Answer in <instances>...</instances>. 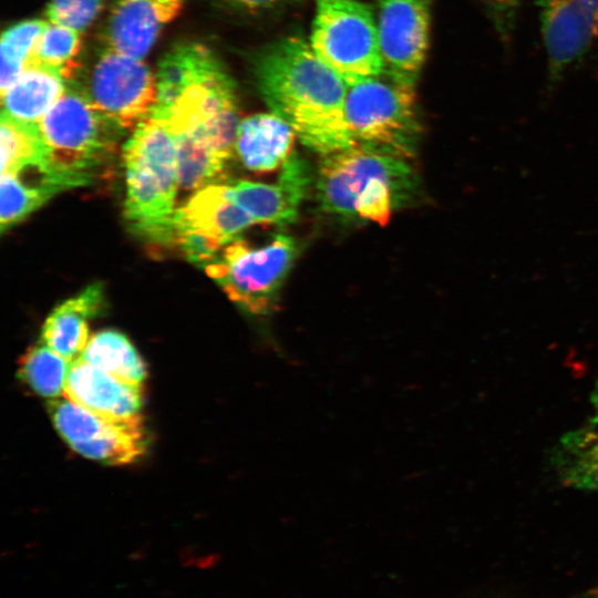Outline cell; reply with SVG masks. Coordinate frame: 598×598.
Wrapping results in <instances>:
<instances>
[{"label": "cell", "mask_w": 598, "mask_h": 598, "mask_svg": "<svg viewBox=\"0 0 598 598\" xmlns=\"http://www.w3.org/2000/svg\"><path fill=\"white\" fill-rule=\"evenodd\" d=\"M230 2L246 9H265L276 4L280 0H229Z\"/></svg>", "instance_id": "cell-30"}, {"label": "cell", "mask_w": 598, "mask_h": 598, "mask_svg": "<svg viewBox=\"0 0 598 598\" xmlns=\"http://www.w3.org/2000/svg\"><path fill=\"white\" fill-rule=\"evenodd\" d=\"M104 308L103 286L95 282L85 287L52 310L43 323L40 341L72 363L89 342V320Z\"/></svg>", "instance_id": "cell-17"}, {"label": "cell", "mask_w": 598, "mask_h": 598, "mask_svg": "<svg viewBox=\"0 0 598 598\" xmlns=\"http://www.w3.org/2000/svg\"><path fill=\"white\" fill-rule=\"evenodd\" d=\"M81 50L80 31L50 22L34 47L28 68L44 69L70 81L80 68Z\"/></svg>", "instance_id": "cell-25"}, {"label": "cell", "mask_w": 598, "mask_h": 598, "mask_svg": "<svg viewBox=\"0 0 598 598\" xmlns=\"http://www.w3.org/2000/svg\"><path fill=\"white\" fill-rule=\"evenodd\" d=\"M38 126L50 168L89 184L95 176L93 169L112 157L125 132L73 85L66 87Z\"/></svg>", "instance_id": "cell-3"}, {"label": "cell", "mask_w": 598, "mask_h": 598, "mask_svg": "<svg viewBox=\"0 0 598 598\" xmlns=\"http://www.w3.org/2000/svg\"><path fill=\"white\" fill-rule=\"evenodd\" d=\"M414 87L384 73L347 85L344 118L354 145L414 156L422 132Z\"/></svg>", "instance_id": "cell-4"}, {"label": "cell", "mask_w": 598, "mask_h": 598, "mask_svg": "<svg viewBox=\"0 0 598 598\" xmlns=\"http://www.w3.org/2000/svg\"><path fill=\"white\" fill-rule=\"evenodd\" d=\"M45 25L42 20H24L2 33L1 93L6 92L28 68L30 56Z\"/></svg>", "instance_id": "cell-27"}, {"label": "cell", "mask_w": 598, "mask_h": 598, "mask_svg": "<svg viewBox=\"0 0 598 598\" xmlns=\"http://www.w3.org/2000/svg\"><path fill=\"white\" fill-rule=\"evenodd\" d=\"M548 461L564 487L598 493V423L588 420L560 435Z\"/></svg>", "instance_id": "cell-19"}, {"label": "cell", "mask_w": 598, "mask_h": 598, "mask_svg": "<svg viewBox=\"0 0 598 598\" xmlns=\"http://www.w3.org/2000/svg\"><path fill=\"white\" fill-rule=\"evenodd\" d=\"M186 0H117L107 21V47L143 59Z\"/></svg>", "instance_id": "cell-14"}, {"label": "cell", "mask_w": 598, "mask_h": 598, "mask_svg": "<svg viewBox=\"0 0 598 598\" xmlns=\"http://www.w3.org/2000/svg\"><path fill=\"white\" fill-rule=\"evenodd\" d=\"M218 64L213 51L199 43L177 44L171 49L158 63L157 97L148 117H162L188 84Z\"/></svg>", "instance_id": "cell-20"}, {"label": "cell", "mask_w": 598, "mask_h": 598, "mask_svg": "<svg viewBox=\"0 0 598 598\" xmlns=\"http://www.w3.org/2000/svg\"><path fill=\"white\" fill-rule=\"evenodd\" d=\"M47 409L64 442L86 458L106 465H123L146 452L148 433L142 415L105 416L66 398L49 400Z\"/></svg>", "instance_id": "cell-8"}, {"label": "cell", "mask_w": 598, "mask_h": 598, "mask_svg": "<svg viewBox=\"0 0 598 598\" xmlns=\"http://www.w3.org/2000/svg\"><path fill=\"white\" fill-rule=\"evenodd\" d=\"M104 0H51L47 7L50 22L82 31L99 16Z\"/></svg>", "instance_id": "cell-28"}, {"label": "cell", "mask_w": 598, "mask_h": 598, "mask_svg": "<svg viewBox=\"0 0 598 598\" xmlns=\"http://www.w3.org/2000/svg\"><path fill=\"white\" fill-rule=\"evenodd\" d=\"M392 186L408 203L419 188V178L408 159L365 145L324 155L316 179L320 208L329 214L354 217L357 204L377 187Z\"/></svg>", "instance_id": "cell-5"}, {"label": "cell", "mask_w": 598, "mask_h": 598, "mask_svg": "<svg viewBox=\"0 0 598 598\" xmlns=\"http://www.w3.org/2000/svg\"><path fill=\"white\" fill-rule=\"evenodd\" d=\"M92 106L122 128H135L156 103V75L142 61L110 48L80 84L72 83Z\"/></svg>", "instance_id": "cell-9"}, {"label": "cell", "mask_w": 598, "mask_h": 598, "mask_svg": "<svg viewBox=\"0 0 598 598\" xmlns=\"http://www.w3.org/2000/svg\"><path fill=\"white\" fill-rule=\"evenodd\" d=\"M297 251L293 238L283 234L261 247H250L237 238L227 244L205 270L243 310L266 317L276 308Z\"/></svg>", "instance_id": "cell-6"}, {"label": "cell", "mask_w": 598, "mask_h": 598, "mask_svg": "<svg viewBox=\"0 0 598 598\" xmlns=\"http://www.w3.org/2000/svg\"><path fill=\"white\" fill-rule=\"evenodd\" d=\"M254 224L231 198L228 184L221 183L197 190L174 215L175 235L195 233L225 246Z\"/></svg>", "instance_id": "cell-15"}, {"label": "cell", "mask_w": 598, "mask_h": 598, "mask_svg": "<svg viewBox=\"0 0 598 598\" xmlns=\"http://www.w3.org/2000/svg\"><path fill=\"white\" fill-rule=\"evenodd\" d=\"M65 80L54 72L27 68L3 93L2 114L38 123L66 90Z\"/></svg>", "instance_id": "cell-22"}, {"label": "cell", "mask_w": 598, "mask_h": 598, "mask_svg": "<svg viewBox=\"0 0 598 598\" xmlns=\"http://www.w3.org/2000/svg\"><path fill=\"white\" fill-rule=\"evenodd\" d=\"M79 359L130 384L142 386L147 377L140 353L130 339L117 330L106 329L94 333Z\"/></svg>", "instance_id": "cell-23"}, {"label": "cell", "mask_w": 598, "mask_h": 598, "mask_svg": "<svg viewBox=\"0 0 598 598\" xmlns=\"http://www.w3.org/2000/svg\"><path fill=\"white\" fill-rule=\"evenodd\" d=\"M258 91L310 150L328 155L354 145L344 118L347 83L298 37L267 45L254 62Z\"/></svg>", "instance_id": "cell-1"}, {"label": "cell", "mask_w": 598, "mask_h": 598, "mask_svg": "<svg viewBox=\"0 0 598 598\" xmlns=\"http://www.w3.org/2000/svg\"><path fill=\"white\" fill-rule=\"evenodd\" d=\"M539 18L551 80L598 52V0H539Z\"/></svg>", "instance_id": "cell-12"}, {"label": "cell", "mask_w": 598, "mask_h": 598, "mask_svg": "<svg viewBox=\"0 0 598 598\" xmlns=\"http://www.w3.org/2000/svg\"><path fill=\"white\" fill-rule=\"evenodd\" d=\"M1 174L23 168L47 167V152L38 123L12 118L1 113Z\"/></svg>", "instance_id": "cell-24"}, {"label": "cell", "mask_w": 598, "mask_h": 598, "mask_svg": "<svg viewBox=\"0 0 598 598\" xmlns=\"http://www.w3.org/2000/svg\"><path fill=\"white\" fill-rule=\"evenodd\" d=\"M296 136L292 127L277 114L259 113L239 122L235 151L245 167L266 173L286 162Z\"/></svg>", "instance_id": "cell-18"}, {"label": "cell", "mask_w": 598, "mask_h": 598, "mask_svg": "<svg viewBox=\"0 0 598 598\" xmlns=\"http://www.w3.org/2000/svg\"><path fill=\"white\" fill-rule=\"evenodd\" d=\"M310 183L308 163L298 154H290L276 183L235 181L228 186L234 202L256 224L287 225L296 220Z\"/></svg>", "instance_id": "cell-13"}, {"label": "cell", "mask_w": 598, "mask_h": 598, "mask_svg": "<svg viewBox=\"0 0 598 598\" xmlns=\"http://www.w3.org/2000/svg\"><path fill=\"white\" fill-rule=\"evenodd\" d=\"M64 396L94 413L111 417L141 415V385L123 382L80 359L71 363Z\"/></svg>", "instance_id": "cell-16"}, {"label": "cell", "mask_w": 598, "mask_h": 598, "mask_svg": "<svg viewBox=\"0 0 598 598\" xmlns=\"http://www.w3.org/2000/svg\"><path fill=\"white\" fill-rule=\"evenodd\" d=\"M70 367L71 362L41 342L20 358L18 378L35 394L53 400L64 393Z\"/></svg>", "instance_id": "cell-26"}, {"label": "cell", "mask_w": 598, "mask_h": 598, "mask_svg": "<svg viewBox=\"0 0 598 598\" xmlns=\"http://www.w3.org/2000/svg\"><path fill=\"white\" fill-rule=\"evenodd\" d=\"M590 404L592 409V415L589 421L598 423V371L595 379V384L590 394Z\"/></svg>", "instance_id": "cell-31"}, {"label": "cell", "mask_w": 598, "mask_h": 598, "mask_svg": "<svg viewBox=\"0 0 598 598\" xmlns=\"http://www.w3.org/2000/svg\"><path fill=\"white\" fill-rule=\"evenodd\" d=\"M486 9L498 33L507 39L513 30L514 20L522 0H478Z\"/></svg>", "instance_id": "cell-29"}, {"label": "cell", "mask_w": 598, "mask_h": 598, "mask_svg": "<svg viewBox=\"0 0 598 598\" xmlns=\"http://www.w3.org/2000/svg\"><path fill=\"white\" fill-rule=\"evenodd\" d=\"M126 174L124 216L130 228L151 243L175 245L178 184L176 141L161 121L147 117L123 146Z\"/></svg>", "instance_id": "cell-2"}, {"label": "cell", "mask_w": 598, "mask_h": 598, "mask_svg": "<svg viewBox=\"0 0 598 598\" xmlns=\"http://www.w3.org/2000/svg\"><path fill=\"white\" fill-rule=\"evenodd\" d=\"M76 187L59 174L39 167L35 182L3 173L0 182V228L4 231L24 219L54 195Z\"/></svg>", "instance_id": "cell-21"}, {"label": "cell", "mask_w": 598, "mask_h": 598, "mask_svg": "<svg viewBox=\"0 0 598 598\" xmlns=\"http://www.w3.org/2000/svg\"><path fill=\"white\" fill-rule=\"evenodd\" d=\"M586 598H598V596L595 595V596H590V597H586Z\"/></svg>", "instance_id": "cell-32"}, {"label": "cell", "mask_w": 598, "mask_h": 598, "mask_svg": "<svg viewBox=\"0 0 598 598\" xmlns=\"http://www.w3.org/2000/svg\"><path fill=\"white\" fill-rule=\"evenodd\" d=\"M432 0H377L383 73L415 85L430 39Z\"/></svg>", "instance_id": "cell-11"}, {"label": "cell", "mask_w": 598, "mask_h": 598, "mask_svg": "<svg viewBox=\"0 0 598 598\" xmlns=\"http://www.w3.org/2000/svg\"><path fill=\"white\" fill-rule=\"evenodd\" d=\"M155 120L174 136L197 133L219 148H233L239 125L236 90L221 63L188 84Z\"/></svg>", "instance_id": "cell-10"}, {"label": "cell", "mask_w": 598, "mask_h": 598, "mask_svg": "<svg viewBox=\"0 0 598 598\" xmlns=\"http://www.w3.org/2000/svg\"><path fill=\"white\" fill-rule=\"evenodd\" d=\"M310 47L347 85L383 73L377 19L358 0H315Z\"/></svg>", "instance_id": "cell-7"}]
</instances>
